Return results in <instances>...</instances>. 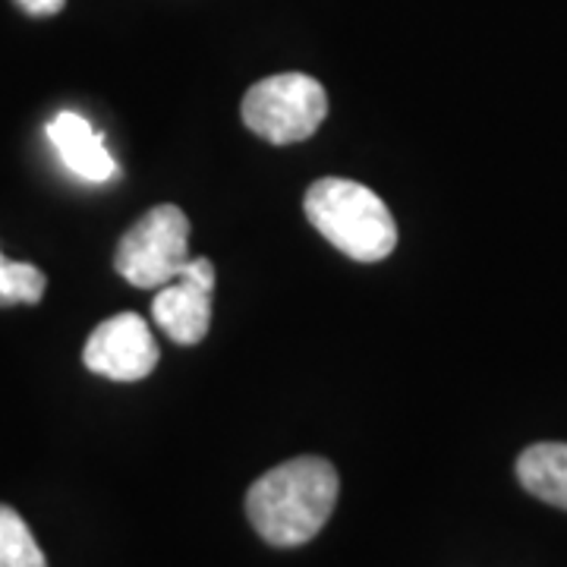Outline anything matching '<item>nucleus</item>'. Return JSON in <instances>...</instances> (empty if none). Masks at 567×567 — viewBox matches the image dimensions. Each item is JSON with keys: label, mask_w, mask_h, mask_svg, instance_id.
Masks as SVG:
<instances>
[{"label": "nucleus", "mask_w": 567, "mask_h": 567, "mask_svg": "<svg viewBox=\"0 0 567 567\" xmlns=\"http://www.w3.org/2000/svg\"><path fill=\"white\" fill-rule=\"evenodd\" d=\"M48 140L54 142L61 162L82 181L104 183L117 177V162L111 158V152H107L102 136L95 133V126L82 114L61 111L54 121L48 123Z\"/></svg>", "instance_id": "0eeeda50"}, {"label": "nucleus", "mask_w": 567, "mask_h": 567, "mask_svg": "<svg viewBox=\"0 0 567 567\" xmlns=\"http://www.w3.org/2000/svg\"><path fill=\"white\" fill-rule=\"evenodd\" d=\"M82 363L111 382H140L158 365V344L142 316L121 312L89 334Z\"/></svg>", "instance_id": "39448f33"}, {"label": "nucleus", "mask_w": 567, "mask_h": 567, "mask_svg": "<svg viewBox=\"0 0 567 567\" xmlns=\"http://www.w3.org/2000/svg\"><path fill=\"white\" fill-rule=\"evenodd\" d=\"M0 567H48L32 529L7 505H0Z\"/></svg>", "instance_id": "1a4fd4ad"}, {"label": "nucleus", "mask_w": 567, "mask_h": 567, "mask_svg": "<svg viewBox=\"0 0 567 567\" xmlns=\"http://www.w3.org/2000/svg\"><path fill=\"white\" fill-rule=\"evenodd\" d=\"M341 480L324 457H293L259 476L246 495V514L271 546H303L316 539L338 505Z\"/></svg>", "instance_id": "f257e3e1"}, {"label": "nucleus", "mask_w": 567, "mask_h": 567, "mask_svg": "<svg viewBox=\"0 0 567 567\" xmlns=\"http://www.w3.org/2000/svg\"><path fill=\"white\" fill-rule=\"evenodd\" d=\"M517 480L529 495L567 511V445L539 442L517 457Z\"/></svg>", "instance_id": "6e6552de"}, {"label": "nucleus", "mask_w": 567, "mask_h": 567, "mask_svg": "<svg viewBox=\"0 0 567 567\" xmlns=\"http://www.w3.org/2000/svg\"><path fill=\"white\" fill-rule=\"evenodd\" d=\"M44 287H48V278L41 268L0 256V306L39 303L44 297Z\"/></svg>", "instance_id": "9d476101"}, {"label": "nucleus", "mask_w": 567, "mask_h": 567, "mask_svg": "<svg viewBox=\"0 0 567 567\" xmlns=\"http://www.w3.org/2000/svg\"><path fill=\"white\" fill-rule=\"evenodd\" d=\"M0 256H3V252H0Z\"/></svg>", "instance_id": "f8f14e48"}, {"label": "nucleus", "mask_w": 567, "mask_h": 567, "mask_svg": "<svg viewBox=\"0 0 567 567\" xmlns=\"http://www.w3.org/2000/svg\"><path fill=\"white\" fill-rule=\"evenodd\" d=\"M212 293H215V284L181 275L171 284L158 287L152 316L174 344H199L212 324Z\"/></svg>", "instance_id": "423d86ee"}, {"label": "nucleus", "mask_w": 567, "mask_h": 567, "mask_svg": "<svg viewBox=\"0 0 567 567\" xmlns=\"http://www.w3.org/2000/svg\"><path fill=\"white\" fill-rule=\"evenodd\" d=\"M306 218L353 262H382L398 246V224L379 193L357 181L324 177L306 193Z\"/></svg>", "instance_id": "f03ea898"}, {"label": "nucleus", "mask_w": 567, "mask_h": 567, "mask_svg": "<svg viewBox=\"0 0 567 567\" xmlns=\"http://www.w3.org/2000/svg\"><path fill=\"white\" fill-rule=\"evenodd\" d=\"M189 262V218L177 205H155L123 234L114 268L123 281L142 290H158Z\"/></svg>", "instance_id": "7ed1b4c3"}, {"label": "nucleus", "mask_w": 567, "mask_h": 567, "mask_svg": "<svg viewBox=\"0 0 567 567\" xmlns=\"http://www.w3.org/2000/svg\"><path fill=\"white\" fill-rule=\"evenodd\" d=\"M29 17H54L61 13L66 0H17Z\"/></svg>", "instance_id": "9b49d317"}, {"label": "nucleus", "mask_w": 567, "mask_h": 567, "mask_svg": "<svg viewBox=\"0 0 567 567\" xmlns=\"http://www.w3.org/2000/svg\"><path fill=\"white\" fill-rule=\"evenodd\" d=\"M328 114L322 82L306 73H278L259 80L244 99L246 126L275 145L309 140Z\"/></svg>", "instance_id": "20e7f679"}]
</instances>
